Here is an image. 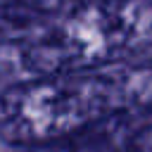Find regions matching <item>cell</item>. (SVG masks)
<instances>
[{
    "instance_id": "1",
    "label": "cell",
    "mask_w": 152,
    "mask_h": 152,
    "mask_svg": "<svg viewBox=\"0 0 152 152\" xmlns=\"http://www.w3.org/2000/svg\"><path fill=\"white\" fill-rule=\"evenodd\" d=\"M152 45V0H93L14 48L28 78L88 74Z\"/></svg>"
},
{
    "instance_id": "3",
    "label": "cell",
    "mask_w": 152,
    "mask_h": 152,
    "mask_svg": "<svg viewBox=\"0 0 152 152\" xmlns=\"http://www.w3.org/2000/svg\"><path fill=\"white\" fill-rule=\"evenodd\" d=\"M21 152H152V109H121L64 140Z\"/></svg>"
},
{
    "instance_id": "2",
    "label": "cell",
    "mask_w": 152,
    "mask_h": 152,
    "mask_svg": "<svg viewBox=\"0 0 152 152\" xmlns=\"http://www.w3.org/2000/svg\"><path fill=\"white\" fill-rule=\"evenodd\" d=\"M121 109L116 71L33 76L0 93V140L19 150L43 147Z\"/></svg>"
},
{
    "instance_id": "5",
    "label": "cell",
    "mask_w": 152,
    "mask_h": 152,
    "mask_svg": "<svg viewBox=\"0 0 152 152\" xmlns=\"http://www.w3.org/2000/svg\"><path fill=\"white\" fill-rule=\"evenodd\" d=\"M119 74L126 109H152V64L133 66Z\"/></svg>"
},
{
    "instance_id": "6",
    "label": "cell",
    "mask_w": 152,
    "mask_h": 152,
    "mask_svg": "<svg viewBox=\"0 0 152 152\" xmlns=\"http://www.w3.org/2000/svg\"><path fill=\"white\" fill-rule=\"evenodd\" d=\"M7 5H14V7H21L31 14H38V17H52V14H69L93 0H2Z\"/></svg>"
},
{
    "instance_id": "4",
    "label": "cell",
    "mask_w": 152,
    "mask_h": 152,
    "mask_svg": "<svg viewBox=\"0 0 152 152\" xmlns=\"http://www.w3.org/2000/svg\"><path fill=\"white\" fill-rule=\"evenodd\" d=\"M48 24L50 21H45V17L31 14V12L7 5V2H0V50H7V48L31 40Z\"/></svg>"
}]
</instances>
